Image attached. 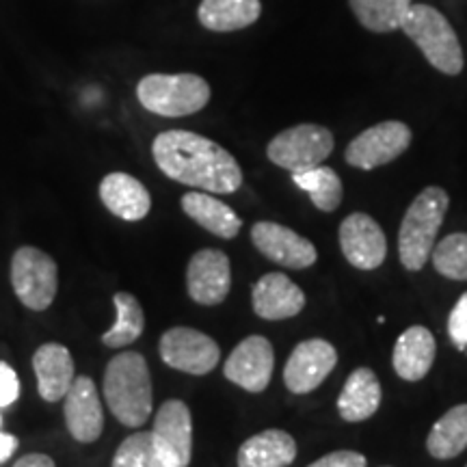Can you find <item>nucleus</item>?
<instances>
[{"instance_id":"obj_19","label":"nucleus","mask_w":467,"mask_h":467,"mask_svg":"<svg viewBox=\"0 0 467 467\" xmlns=\"http://www.w3.org/2000/svg\"><path fill=\"white\" fill-rule=\"evenodd\" d=\"M100 200L110 214L121 221H141L150 214L151 197L141 180L130 173L113 171L104 175L100 182Z\"/></svg>"},{"instance_id":"obj_36","label":"nucleus","mask_w":467,"mask_h":467,"mask_svg":"<svg viewBox=\"0 0 467 467\" xmlns=\"http://www.w3.org/2000/svg\"><path fill=\"white\" fill-rule=\"evenodd\" d=\"M0 429H3V413H0Z\"/></svg>"},{"instance_id":"obj_25","label":"nucleus","mask_w":467,"mask_h":467,"mask_svg":"<svg viewBox=\"0 0 467 467\" xmlns=\"http://www.w3.org/2000/svg\"><path fill=\"white\" fill-rule=\"evenodd\" d=\"M467 448V402L448 409L426 437V451L433 459L448 461Z\"/></svg>"},{"instance_id":"obj_9","label":"nucleus","mask_w":467,"mask_h":467,"mask_svg":"<svg viewBox=\"0 0 467 467\" xmlns=\"http://www.w3.org/2000/svg\"><path fill=\"white\" fill-rule=\"evenodd\" d=\"M161 359L173 370L203 377L219 366L221 348L208 334L192 327H173L159 342Z\"/></svg>"},{"instance_id":"obj_18","label":"nucleus","mask_w":467,"mask_h":467,"mask_svg":"<svg viewBox=\"0 0 467 467\" xmlns=\"http://www.w3.org/2000/svg\"><path fill=\"white\" fill-rule=\"evenodd\" d=\"M33 370L37 377V392L46 402L66 399L67 389L72 388L76 379L72 353L58 342H46L35 350Z\"/></svg>"},{"instance_id":"obj_8","label":"nucleus","mask_w":467,"mask_h":467,"mask_svg":"<svg viewBox=\"0 0 467 467\" xmlns=\"http://www.w3.org/2000/svg\"><path fill=\"white\" fill-rule=\"evenodd\" d=\"M411 141L413 132L405 121L388 119L359 132L347 145L344 161L350 167L361 169V171H372L377 167L389 165V162L405 154Z\"/></svg>"},{"instance_id":"obj_37","label":"nucleus","mask_w":467,"mask_h":467,"mask_svg":"<svg viewBox=\"0 0 467 467\" xmlns=\"http://www.w3.org/2000/svg\"><path fill=\"white\" fill-rule=\"evenodd\" d=\"M465 467H467V465H465Z\"/></svg>"},{"instance_id":"obj_28","label":"nucleus","mask_w":467,"mask_h":467,"mask_svg":"<svg viewBox=\"0 0 467 467\" xmlns=\"http://www.w3.org/2000/svg\"><path fill=\"white\" fill-rule=\"evenodd\" d=\"M292 180L299 186L301 191H306L320 213H334L342 203L344 197V186L340 175H337L331 167L318 165L307 171L292 173Z\"/></svg>"},{"instance_id":"obj_2","label":"nucleus","mask_w":467,"mask_h":467,"mask_svg":"<svg viewBox=\"0 0 467 467\" xmlns=\"http://www.w3.org/2000/svg\"><path fill=\"white\" fill-rule=\"evenodd\" d=\"M102 392L119 424L139 429L148 422L154 405V385L143 355L137 350L117 353L104 370Z\"/></svg>"},{"instance_id":"obj_29","label":"nucleus","mask_w":467,"mask_h":467,"mask_svg":"<svg viewBox=\"0 0 467 467\" xmlns=\"http://www.w3.org/2000/svg\"><path fill=\"white\" fill-rule=\"evenodd\" d=\"M431 258L440 275L454 282H467V232L448 234L435 244Z\"/></svg>"},{"instance_id":"obj_31","label":"nucleus","mask_w":467,"mask_h":467,"mask_svg":"<svg viewBox=\"0 0 467 467\" xmlns=\"http://www.w3.org/2000/svg\"><path fill=\"white\" fill-rule=\"evenodd\" d=\"M448 336L457 348H467V292L461 295L457 306L448 317Z\"/></svg>"},{"instance_id":"obj_20","label":"nucleus","mask_w":467,"mask_h":467,"mask_svg":"<svg viewBox=\"0 0 467 467\" xmlns=\"http://www.w3.org/2000/svg\"><path fill=\"white\" fill-rule=\"evenodd\" d=\"M437 342L435 336L422 325L409 327L394 344L392 366L402 381L416 383L429 375L435 364Z\"/></svg>"},{"instance_id":"obj_23","label":"nucleus","mask_w":467,"mask_h":467,"mask_svg":"<svg viewBox=\"0 0 467 467\" xmlns=\"http://www.w3.org/2000/svg\"><path fill=\"white\" fill-rule=\"evenodd\" d=\"M296 459V441L282 429H268L249 437L238 448V467H288Z\"/></svg>"},{"instance_id":"obj_10","label":"nucleus","mask_w":467,"mask_h":467,"mask_svg":"<svg viewBox=\"0 0 467 467\" xmlns=\"http://www.w3.org/2000/svg\"><path fill=\"white\" fill-rule=\"evenodd\" d=\"M156 451L165 467H189L192 457V416L184 400L169 399L154 416Z\"/></svg>"},{"instance_id":"obj_6","label":"nucleus","mask_w":467,"mask_h":467,"mask_svg":"<svg viewBox=\"0 0 467 467\" xmlns=\"http://www.w3.org/2000/svg\"><path fill=\"white\" fill-rule=\"evenodd\" d=\"M336 148L334 132L320 124L285 128L266 145V159L290 173L314 169L329 159Z\"/></svg>"},{"instance_id":"obj_11","label":"nucleus","mask_w":467,"mask_h":467,"mask_svg":"<svg viewBox=\"0 0 467 467\" xmlns=\"http://www.w3.org/2000/svg\"><path fill=\"white\" fill-rule=\"evenodd\" d=\"M337 364V350L323 337H309L292 348L284 366V383L292 394H309L318 389Z\"/></svg>"},{"instance_id":"obj_5","label":"nucleus","mask_w":467,"mask_h":467,"mask_svg":"<svg viewBox=\"0 0 467 467\" xmlns=\"http://www.w3.org/2000/svg\"><path fill=\"white\" fill-rule=\"evenodd\" d=\"M210 85L197 74H148L139 80L141 107L161 117H189L210 102Z\"/></svg>"},{"instance_id":"obj_12","label":"nucleus","mask_w":467,"mask_h":467,"mask_svg":"<svg viewBox=\"0 0 467 467\" xmlns=\"http://www.w3.org/2000/svg\"><path fill=\"white\" fill-rule=\"evenodd\" d=\"M273 368H275V350L265 336H249L236 344L225 359L223 375L244 392L260 394L271 383Z\"/></svg>"},{"instance_id":"obj_32","label":"nucleus","mask_w":467,"mask_h":467,"mask_svg":"<svg viewBox=\"0 0 467 467\" xmlns=\"http://www.w3.org/2000/svg\"><path fill=\"white\" fill-rule=\"evenodd\" d=\"M20 377L7 361H0V409L14 405L20 399Z\"/></svg>"},{"instance_id":"obj_16","label":"nucleus","mask_w":467,"mask_h":467,"mask_svg":"<svg viewBox=\"0 0 467 467\" xmlns=\"http://www.w3.org/2000/svg\"><path fill=\"white\" fill-rule=\"evenodd\" d=\"M63 416L69 435L78 443H93L100 440L104 431L102 400L98 385L91 377H76L72 388L63 399Z\"/></svg>"},{"instance_id":"obj_30","label":"nucleus","mask_w":467,"mask_h":467,"mask_svg":"<svg viewBox=\"0 0 467 467\" xmlns=\"http://www.w3.org/2000/svg\"><path fill=\"white\" fill-rule=\"evenodd\" d=\"M110 467H165L159 451H156L151 431H137L117 448Z\"/></svg>"},{"instance_id":"obj_26","label":"nucleus","mask_w":467,"mask_h":467,"mask_svg":"<svg viewBox=\"0 0 467 467\" xmlns=\"http://www.w3.org/2000/svg\"><path fill=\"white\" fill-rule=\"evenodd\" d=\"M115 323L107 334H102V344L109 348H126L143 336L145 312L132 292H115Z\"/></svg>"},{"instance_id":"obj_7","label":"nucleus","mask_w":467,"mask_h":467,"mask_svg":"<svg viewBox=\"0 0 467 467\" xmlns=\"http://www.w3.org/2000/svg\"><path fill=\"white\" fill-rule=\"evenodd\" d=\"M9 279L22 306L31 312H46L58 290V266L46 251L25 244L11 255Z\"/></svg>"},{"instance_id":"obj_21","label":"nucleus","mask_w":467,"mask_h":467,"mask_svg":"<svg viewBox=\"0 0 467 467\" xmlns=\"http://www.w3.org/2000/svg\"><path fill=\"white\" fill-rule=\"evenodd\" d=\"M383 389L372 368H355L337 396V413L347 422H364L379 411Z\"/></svg>"},{"instance_id":"obj_27","label":"nucleus","mask_w":467,"mask_h":467,"mask_svg":"<svg viewBox=\"0 0 467 467\" xmlns=\"http://www.w3.org/2000/svg\"><path fill=\"white\" fill-rule=\"evenodd\" d=\"M413 0H348L358 22L370 33H394L405 20Z\"/></svg>"},{"instance_id":"obj_35","label":"nucleus","mask_w":467,"mask_h":467,"mask_svg":"<svg viewBox=\"0 0 467 467\" xmlns=\"http://www.w3.org/2000/svg\"><path fill=\"white\" fill-rule=\"evenodd\" d=\"M17 446H20L17 437H14L11 433H5V431L0 429V465H3L5 461H9L11 457H14Z\"/></svg>"},{"instance_id":"obj_33","label":"nucleus","mask_w":467,"mask_h":467,"mask_svg":"<svg viewBox=\"0 0 467 467\" xmlns=\"http://www.w3.org/2000/svg\"><path fill=\"white\" fill-rule=\"evenodd\" d=\"M368 461L361 452L355 451H336L325 454L307 467H366Z\"/></svg>"},{"instance_id":"obj_22","label":"nucleus","mask_w":467,"mask_h":467,"mask_svg":"<svg viewBox=\"0 0 467 467\" xmlns=\"http://www.w3.org/2000/svg\"><path fill=\"white\" fill-rule=\"evenodd\" d=\"M180 206L191 221H195L203 230H208L213 236L223 238V241L236 238L243 227V219L234 213V208L214 195H208L206 191L186 192L180 200Z\"/></svg>"},{"instance_id":"obj_24","label":"nucleus","mask_w":467,"mask_h":467,"mask_svg":"<svg viewBox=\"0 0 467 467\" xmlns=\"http://www.w3.org/2000/svg\"><path fill=\"white\" fill-rule=\"evenodd\" d=\"M260 0H202L197 20L206 31L234 33L243 31L260 20Z\"/></svg>"},{"instance_id":"obj_3","label":"nucleus","mask_w":467,"mask_h":467,"mask_svg":"<svg viewBox=\"0 0 467 467\" xmlns=\"http://www.w3.org/2000/svg\"><path fill=\"white\" fill-rule=\"evenodd\" d=\"M448 208L451 195L441 186H426L409 203L399 230V258L407 271H422L431 260Z\"/></svg>"},{"instance_id":"obj_13","label":"nucleus","mask_w":467,"mask_h":467,"mask_svg":"<svg viewBox=\"0 0 467 467\" xmlns=\"http://www.w3.org/2000/svg\"><path fill=\"white\" fill-rule=\"evenodd\" d=\"M251 243L266 260L295 271L317 265L318 260V251L312 241L275 221H258L251 227Z\"/></svg>"},{"instance_id":"obj_17","label":"nucleus","mask_w":467,"mask_h":467,"mask_svg":"<svg viewBox=\"0 0 467 467\" xmlns=\"http://www.w3.org/2000/svg\"><path fill=\"white\" fill-rule=\"evenodd\" d=\"M306 292L284 273H266L251 288V306L262 320L299 317L306 307Z\"/></svg>"},{"instance_id":"obj_14","label":"nucleus","mask_w":467,"mask_h":467,"mask_svg":"<svg viewBox=\"0 0 467 467\" xmlns=\"http://www.w3.org/2000/svg\"><path fill=\"white\" fill-rule=\"evenodd\" d=\"M232 290V265L221 249H202L186 266V292L200 306L213 307Z\"/></svg>"},{"instance_id":"obj_34","label":"nucleus","mask_w":467,"mask_h":467,"mask_svg":"<svg viewBox=\"0 0 467 467\" xmlns=\"http://www.w3.org/2000/svg\"><path fill=\"white\" fill-rule=\"evenodd\" d=\"M14 467H57V465H55V459H50L48 454L31 452V454H25V457L17 459Z\"/></svg>"},{"instance_id":"obj_15","label":"nucleus","mask_w":467,"mask_h":467,"mask_svg":"<svg viewBox=\"0 0 467 467\" xmlns=\"http://www.w3.org/2000/svg\"><path fill=\"white\" fill-rule=\"evenodd\" d=\"M342 255L359 271H375L388 258V238L370 214L353 213L340 223Z\"/></svg>"},{"instance_id":"obj_1","label":"nucleus","mask_w":467,"mask_h":467,"mask_svg":"<svg viewBox=\"0 0 467 467\" xmlns=\"http://www.w3.org/2000/svg\"><path fill=\"white\" fill-rule=\"evenodd\" d=\"M151 156L167 178L191 189L230 195L243 186L238 161L223 145L197 132H161L151 143Z\"/></svg>"},{"instance_id":"obj_4","label":"nucleus","mask_w":467,"mask_h":467,"mask_svg":"<svg viewBox=\"0 0 467 467\" xmlns=\"http://www.w3.org/2000/svg\"><path fill=\"white\" fill-rule=\"evenodd\" d=\"M400 31L418 46L429 66L446 76H459L465 67L461 42L448 17L424 3L409 7Z\"/></svg>"}]
</instances>
